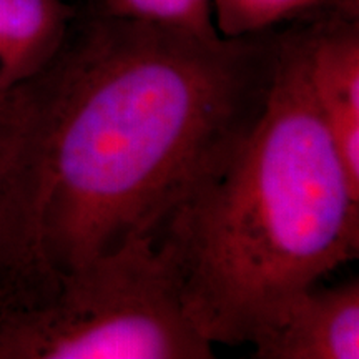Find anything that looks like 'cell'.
I'll list each match as a JSON object with an SVG mask.
<instances>
[{
  "label": "cell",
  "mask_w": 359,
  "mask_h": 359,
  "mask_svg": "<svg viewBox=\"0 0 359 359\" xmlns=\"http://www.w3.org/2000/svg\"><path fill=\"white\" fill-rule=\"evenodd\" d=\"M278 29L205 35L97 8L17 87L22 195L45 296L58 278L160 231L266 103Z\"/></svg>",
  "instance_id": "1"
},
{
  "label": "cell",
  "mask_w": 359,
  "mask_h": 359,
  "mask_svg": "<svg viewBox=\"0 0 359 359\" xmlns=\"http://www.w3.org/2000/svg\"><path fill=\"white\" fill-rule=\"evenodd\" d=\"M158 235L212 344L250 343L286 298L358 258L359 190L314 103L298 20L278 29L262 115Z\"/></svg>",
  "instance_id": "2"
},
{
  "label": "cell",
  "mask_w": 359,
  "mask_h": 359,
  "mask_svg": "<svg viewBox=\"0 0 359 359\" xmlns=\"http://www.w3.org/2000/svg\"><path fill=\"white\" fill-rule=\"evenodd\" d=\"M212 358L158 231L58 278L47 299L0 320V359Z\"/></svg>",
  "instance_id": "3"
},
{
  "label": "cell",
  "mask_w": 359,
  "mask_h": 359,
  "mask_svg": "<svg viewBox=\"0 0 359 359\" xmlns=\"http://www.w3.org/2000/svg\"><path fill=\"white\" fill-rule=\"evenodd\" d=\"M298 25L314 103L359 190V13L321 12Z\"/></svg>",
  "instance_id": "4"
},
{
  "label": "cell",
  "mask_w": 359,
  "mask_h": 359,
  "mask_svg": "<svg viewBox=\"0 0 359 359\" xmlns=\"http://www.w3.org/2000/svg\"><path fill=\"white\" fill-rule=\"evenodd\" d=\"M250 344L258 359H358V280L296 291L255 331Z\"/></svg>",
  "instance_id": "5"
},
{
  "label": "cell",
  "mask_w": 359,
  "mask_h": 359,
  "mask_svg": "<svg viewBox=\"0 0 359 359\" xmlns=\"http://www.w3.org/2000/svg\"><path fill=\"white\" fill-rule=\"evenodd\" d=\"M74 17L62 0H0V95L47 67Z\"/></svg>",
  "instance_id": "6"
},
{
  "label": "cell",
  "mask_w": 359,
  "mask_h": 359,
  "mask_svg": "<svg viewBox=\"0 0 359 359\" xmlns=\"http://www.w3.org/2000/svg\"><path fill=\"white\" fill-rule=\"evenodd\" d=\"M11 92L0 95V318L30 298L22 224L17 125Z\"/></svg>",
  "instance_id": "7"
},
{
  "label": "cell",
  "mask_w": 359,
  "mask_h": 359,
  "mask_svg": "<svg viewBox=\"0 0 359 359\" xmlns=\"http://www.w3.org/2000/svg\"><path fill=\"white\" fill-rule=\"evenodd\" d=\"M222 37H241L306 19L321 12L359 13V0H212Z\"/></svg>",
  "instance_id": "8"
},
{
  "label": "cell",
  "mask_w": 359,
  "mask_h": 359,
  "mask_svg": "<svg viewBox=\"0 0 359 359\" xmlns=\"http://www.w3.org/2000/svg\"><path fill=\"white\" fill-rule=\"evenodd\" d=\"M98 8L114 15L180 27L205 37L219 35L212 0H102Z\"/></svg>",
  "instance_id": "9"
}]
</instances>
